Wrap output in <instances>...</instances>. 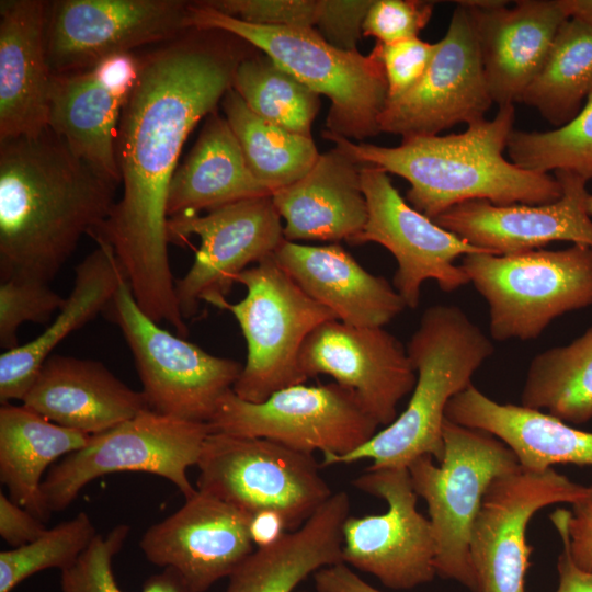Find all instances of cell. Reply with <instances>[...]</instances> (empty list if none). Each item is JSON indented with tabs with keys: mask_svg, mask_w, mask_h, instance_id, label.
Returning a JSON list of instances; mask_svg holds the SVG:
<instances>
[{
	"mask_svg": "<svg viewBox=\"0 0 592 592\" xmlns=\"http://www.w3.org/2000/svg\"><path fill=\"white\" fill-rule=\"evenodd\" d=\"M241 42L224 31L190 29L139 56L116 139L123 192L91 234L114 250L143 311L180 337L189 328L168 254L169 186L187 136L232 87L246 56Z\"/></svg>",
	"mask_w": 592,
	"mask_h": 592,
	"instance_id": "1",
	"label": "cell"
},
{
	"mask_svg": "<svg viewBox=\"0 0 592 592\" xmlns=\"http://www.w3.org/2000/svg\"><path fill=\"white\" fill-rule=\"evenodd\" d=\"M119 184L48 128L0 141V276L49 283L115 205Z\"/></svg>",
	"mask_w": 592,
	"mask_h": 592,
	"instance_id": "2",
	"label": "cell"
},
{
	"mask_svg": "<svg viewBox=\"0 0 592 592\" xmlns=\"http://www.w3.org/2000/svg\"><path fill=\"white\" fill-rule=\"evenodd\" d=\"M514 121V104L502 105L492 118L475 121L463 133L402 139L397 147L355 143L328 130L322 135L356 162L407 180V202L433 220L468 201L542 205L561 197L555 177L504 157Z\"/></svg>",
	"mask_w": 592,
	"mask_h": 592,
	"instance_id": "3",
	"label": "cell"
},
{
	"mask_svg": "<svg viewBox=\"0 0 592 592\" xmlns=\"http://www.w3.org/2000/svg\"><path fill=\"white\" fill-rule=\"evenodd\" d=\"M493 351L491 339L462 308L429 307L407 345L417 382L406 409L361 447L344 456H323L320 466L369 459V469L408 467L423 455L440 464L447 403L473 384Z\"/></svg>",
	"mask_w": 592,
	"mask_h": 592,
	"instance_id": "4",
	"label": "cell"
},
{
	"mask_svg": "<svg viewBox=\"0 0 592 592\" xmlns=\"http://www.w3.org/2000/svg\"><path fill=\"white\" fill-rule=\"evenodd\" d=\"M191 29L219 30L253 45L277 66L331 105L327 130L350 140L380 133L378 119L388 99L384 67L371 52L363 55L327 42L316 29L251 24L190 2Z\"/></svg>",
	"mask_w": 592,
	"mask_h": 592,
	"instance_id": "5",
	"label": "cell"
},
{
	"mask_svg": "<svg viewBox=\"0 0 592 592\" xmlns=\"http://www.w3.org/2000/svg\"><path fill=\"white\" fill-rule=\"evenodd\" d=\"M459 266L489 308L492 340L537 339L559 316L592 306V248L470 253Z\"/></svg>",
	"mask_w": 592,
	"mask_h": 592,
	"instance_id": "6",
	"label": "cell"
},
{
	"mask_svg": "<svg viewBox=\"0 0 592 592\" xmlns=\"http://www.w3.org/2000/svg\"><path fill=\"white\" fill-rule=\"evenodd\" d=\"M440 464L423 455L407 468L413 489L428 504L436 576L479 592L469 544L474 522L490 483L520 467L516 456L492 434L445 419Z\"/></svg>",
	"mask_w": 592,
	"mask_h": 592,
	"instance_id": "7",
	"label": "cell"
},
{
	"mask_svg": "<svg viewBox=\"0 0 592 592\" xmlns=\"http://www.w3.org/2000/svg\"><path fill=\"white\" fill-rule=\"evenodd\" d=\"M236 282L246 286L247 294L226 310L238 321L248 352L232 391L258 403L307 380L299 367L303 344L318 326L338 319L308 296L274 257L246 269Z\"/></svg>",
	"mask_w": 592,
	"mask_h": 592,
	"instance_id": "8",
	"label": "cell"
},
{
	"mask_svg": "<svg viewBox=\"0 0 592 592\" xmlns=\"http://www.w3.org/2000/svg\"><path fill=\"white\" fill-rule=\"evenodd\" d=\"M196 466L197 490L249 515L275 511L289 531L333 494L314 455L267 439L210 432Z\"/></svg>",
	"mask_w": 592,
	"mask_h": 592,
	"instance_id": "9",
	"label": "cell"
},
{
	"mask_svg": "<svg viewBox=\"0 0 592 592\" xmlns=\"http://www.w3.org/2000/svg\"><path fill=\"white\" fill-rule=\"evenodd\" d=\"M103 314L121 329L132 351L149 409L208 423L220 399L232 389L242 365L209 354L161 328L139 307L126 278Z\"/></svg>",
	"mask_w": 592,
	"mask_h": 592,
	"instance_id": "10",
	"label": "cell"
},
{
	"mask_svg": "<svg viewBox=\"0 0 592 592\" xmlns=\"http://www.w3.org/2000/svg\"><path fill=\"white\" fill-rule=\"evenodd\" d=\"M209 433L207 423L144 410L91 435L82 448L52 465L41 487L45 506L50 514L62 511L90 481L123 471L163 477L189 499L197 489L190 482L187 469L196 466Z\"/></svg>",
	"mask_w": 592,
	"mask_h": 592,
	"instance_id": "11",
	"label": "cell"
},
{
	"mask_svg": "<svg viewBox=\"0 0 592 592\" xmlns=\"http://www.w3.org/2000/svg\"><path fill=\"white\" fill-rule=\"evenodd\" d=\"M207 424L212 433L267 439L323 456L352 453L379 426L356 394L335 382L293 385L258 403L240 399L231 389Z\"/></svg>",
	"mask_w": 592,
	"mask_h": 592,
	"instance_id": "12",
	"label": "cell"
},
{
	"mask_svg": "<svg viewBox=\"0 0 592 592\" xmlns=\"http://www.w3.org/2000/svg\"><path fill=\"white\" fill-rule=\"evenodd\" d=\"M281 216L271 195L241 200L206 215L168 219L169 242L189 236L200 238L193 264L175 280V296L184 320L194 318L201 305L226 310L227 296L238 275L250 264L274 255L285 240Z\"/></svg>",
	"mask_w": 592,
	"mask_h": 592,
	"instance_id": "13",
	"label": "cell"
},
{
	"mask_svg": "<svg viewBox=\"0 0 592 592\" xmlns=\"http://www.w3.org/2000/svg\"><path fill=\"white\" fill-rule=\"evenodd\" d=\"M352 485L386 501L387 511L345 520L343 562L394 590L432 581L436 576L433 531L430 520L417 509L418 494L408 468H366Z\"/></svg>",
	"mask_w": 592,
	"mask_h": 592,
	"instance_id": "14",
	"label": "cell"
},
{
	"mask_svg": "<svg viewBox=\"0 0 592 592\" xmlns=\"http://www.w3.org/2000/svg\"><path fill=\"white\" fill-rule=\"evenodd\" d=\"M182 0L47 2L46 54L53 75L88 70L103 59L162 44L190 30Z\"/></svg>",
	"mask_w": 592,
	"mask_h": 592,
	"instance_id": "15",
	"label": "cell"
},
{
	"mask_svg": "<svg viewBox=\"0 0 592 592\" xmlns=\"http://www.w3.org/2000/svg\"><path fill=\"white\" fill-rule=\"evenodd\" d=\"M592 494L554 468L532 471L521 466L488 487L471 530L469 553L479 592H526L533 547L526 542L532 516L555 503L571 505Z\"/></svg>",
	"mask_w": 592,
	"mask_h": 592,
	"instance_id": "16",
	"label": "cell"
},
{
	"mask_svg": "<svg viewBox=\"0 0 592 592\" xmlns=\"http://www.w3.org/2000/svg\"><path fill=\"white\" fill-rule=\"evenodd\" d=\"M362 190L367 221L352 244L375 242L397 261L392 285L409 308L420 304L421 287L433 280L444 292L469 283L455 260L470 253H487L441 227L413 208L394 186L383 169L363 164Z\"/></svg>",
	"mask_w": 592,
	"mask_h": 592,
	"instance_id": "17",
	"label": "cell"
},
{
	"mask_svg": "<svg viewBox=\"0 0 592 592\" xmlns=\"http://www.w3.org/2000/svg\"><path fill=\"white\" fill-rule=\"evenodd\" d=\"M492 104L469 11L457 3L421 79L403 94L387 99L379 130L402 139L434 136L485 118Z\"/></svg>",
	"mask_w": 592,
	"mask_h": 592,
	"instance_id": "18",
	"label": "cell"
},
{
	"mask_svg": "<svg viewBox=\"0 0 592 592\" xmlns=\"http://www.w3.org/2000/svg\"><path fill=\"white\" fill-rule=\"evenodd\" d=\"M299 367L306 379L329 375L353 390L379 425L397 418L399 401L412 392L417 372L407 348L384 327L340 320L318 326L305 340Z\"/></svg>",
	"mask_w": 592,
	"mask_h": 592,
	"instance_id": "19",
	"label": "cell"
},
{
	"mask_svg": "<svg viewBox=\"0 0 592 592\" xmlns=\"http://www.w3.org/2000/svg\"><path fill=\"white\" fill-rule=\"evenodd\" d=\"M250 515L197 490L174 513L151 525L139 546L153 565L179 573L191 592H205L255 550Z\"/></svg>",
	"mask_w": 592,
	"mask_h": 592,
	"instance_id": "20",
	"label": "cell"
},
{
	"mask_svg": "<svg viewBox=\"0 0 592 592\" xmlns=\"http://www.w3.org/2000/svg\"><path fill=\"white\" fill-rule=\"evenodd\" d=\"M139 65L138 55L119 54L52 78L48 128L77 158L117 184L118 125Z\"/></svg>",
	"mask_w": 592,
	"mask_h": 592,
	"instance_id": "21",
	"label": "cell"
},
{
	"mask_svg": "<svg viewBox=\"0 0 592 592\" xmlns=\"http://www.w3.org/2000/svg\"><path fill=\"white\" fill-rule=\"evenodd\" d=\"M562 195L549 204L494 205L485 200L460 203L434 223L487 253L509 254L542 249L554 241L592 248V217L587 209V180L556 171Z\"/></svg>",
	"mask_w": 592,
	"mask_h": 592,
	"instance_id": "22",
	"label": "cell"
},
{
	"mask_svg": "<svg viewBox=\"0 0 592 592\" xmlns=\"http://www.w3.org/2000/svg\"><path fill=\"white\" fill-rule=\"evenodd\" d=\"M466 8L492 102L499 106L521 102L568 19L559 1L521 0L508 8L506 1L498 0L490 7Z\"/></svg>",
	"mask_w": 592,
	"mask_h": 592,
	"instance_id": "23",
	"label": "cell"
},
{
	"mask_svg": "<svg viewBox=\"0 0 592 592\" xmlns=\"http://www.w3.org/2000/svg\"><path fill=\"white\" fill-rule=\"evenodd\" d=\"M46 16L42 0L0 2V141L48 129L53 72Z\"/></svg>",
	"mask_w": 592,
	"mask_h": 592,
	"instance_id": "24",
	"label": "cell"
},
{
	"mask_svg": "<svg viewBox=\"0 0 592 592\" xmlns=\"http://www.w3.org/2000/svg\"><path fill=\"white\" fill-rule=\"evenodd\" d=\"M22 402L56 424L89 435L149 409L141 391L128 387L101 362L59 354L44 362Z\"/></svg>",
	"mask_w": 592,
	"mask_h": 592,
	"instance_id": "25",
	"label": "cell"
},
{
	"mask_svg": "<svg viewBox=\"0 0 592 592\" xmlns=\"http://www.w3.org/2000/svg\"><path fill=\"white\" fill-rule=\"evenodd\" d=\"M273 257L308 296L344 323L384 327L407 307L394 285L366 271L338 243L284 240Z\"/></svg>",
	"mask_w": 592,
	"mask_h": 592,
	"instance_id": "26",
	"label": "cell"
},
{
	"mask_svg": "<svg viewBox=\"0 0 592 592\" xmlns=\"http://www.w3.org/2000/svg\"><path fill=\"white\" fill-rule=\"evenodd\" d=\"M362 166L334 147L320 153L301 179L273 192L274 206L285 220V240H345L352 244L368 215Z\"/></svg>",
	"mask_w": 592,
	"mask_h": 592,
	"instance_id": "27",
	"label": "cell"
},
{
	"mask_svg": "<svg viewBox=\"0 0 592 592\" xmlns=\"http://www.w3.org/2000/svg\"><path fill=\"white\" fill-rule=\"evenodd\" d=\"M445 417L492 434L509 446L526 470L544 471L556 464L592 466V432L540 410L499 403L473 384L449 400Z\"/></svg>",
	"mask_w": 592,
	"mask_h": 592,
	"instance_id": "28",
	"label": "cell"
},
{
	"mask_svg": "<svg viewBox=\"0 0 592 592\" xmlns=\"http://www.w3.org/2000/svg\"><path fill=\"white\" fill-rule=\"evenodd\" d=\"M350 497L333 493L300 527L255 550L229 576L226 592H295L318 570L343 562L342 528Z\"/></svg>",
	"mask_w": 592,
	"mask_h": 592,
	"instance_id": "29",
	"label": "cell"
},
{
	"mask_svg": "<svg viewBox=\"0 0 592 592\" xmlns=\"http://www.w3.org/2000/svg\"><path fill=\"white\" fill-rule=\"evenodd\" d=\"M98 247L75 269L73 286L54 321L32 341L0 355V401L23 400L42 365L70 333L103 312L126 278L112 247Z\"/></svg>",
	"mask_w": 592,
	"mask_h": 592,
	"instance_id": "30",
	"label": "cell"
},
{
	"mask_svg": "<svg viewBox=\"0 0 592 592\" xmlns=\"http://www.w3.org/2000/svg\"><path fill=\"white\" fill-rule=\"evenodd\" d=\"M272 195L250 171L227 119L213 112L170 182L168 219L241 200Z\"/></svg>",
	"mask_w": 592,
	"mask_h": 592,
	"instance_id": "31",
	"label": "cell"
},
{
	"mask_svg": "<svg viewBox=\"0 0 592 592\" xmlns=\"http://www.w3.org/2000/svg\"><path fill=\"white\" fill-rule=\"evenodd\" d=\"M91 435L56 424L24 405L0 408V480L10 499L47 521L41 487L57 458L82 448Z\"/></svg>",
	"mask_w": 592,
	"mask_h": 592,
	"instance_id": "32",
	"label": "cell"
},
{
	"mask_svg": "<svg viewBox=\"0 0 592 592\" xmlns=\"http://www.w3.org/2000/svg\"><path fill=\"white\" fill-rule=\"evenodd\" d=\"M521 405L546 410L569 424L592 419V326L570 343L549 348L532 358Z\"/></svg>",
	"mask_w": 592,
	"mask_h": 592,
	"instance_id": "33",
	"label": "cell"
},
{
	"mask_svg": "<svg viewBox=\"0 0 592 592\" xmlns=\"http://www.w3.org/2000/svg\"><path fill=\"white\" fill-rule=\"evenodd\" d=\"M592 94V26L567 19L521 102L555 127L574 118Z\"/></svg>",
	"mask_w": 592,
	"mask_h": 592,
	"instance_id": "34",
	"label": "cell"
},
{
	"mask_svg": "<svg viewBox=\"0 0 592 592\" xmlns=\"http://www.w3.org/2000/svg\"><path fill=\"white\" fill-rule=\"evenodd\" d=\"M221 105L250 171L272 194L301 179L316 163L320 153L311 137L257 115L232 88Z\"/></svg>",
	"mask_w": 592,
	"mask_h": 592,
	"instance_id": "35",
	"label": "cell"
},
{
	"mask_svg": "<svg viewBox=\"0 0 592 592\" xmlns=\"http://www.w3.org/2000/svg\"><path fill=\"white\" fill-rule=\"evenodd\" d=\"M257 115L289 132L311 137L319 94L266 55L244 56L231 87Z\"/></svg>",
	"mask_w": 592,
	"mask_h": 592,
	"instance_id": "36",
	"label": "cell"
},
{
	"mask_svg": "<svg viewBox=\"0 0 592 592\" xmlns=\"http://www.w3.org/2000/svg\"><path fill=\"white\" fill-rule=\"evenodd\" d=\"M506 151L516 166L538 173L568 171L592 180V94L574 118L548 132L513 130Z\"/></svg>",
	"mask_w": 592,
	"mask_h": 592,
	"instance_id": "37",
	"label": "cell"
},
{
	"mask_svg": "<svg viewBox=\"0 0 592 592\" xmlns=\"http://www.w3.org/2000/svg\"><path fill=\"white\" fill-rule=\"evenodd\" d=\"M86 512L48 528L30 544L0 553V592H11L29 577L50 568L72 567L96 535Z\"/></svg>",
	"mask_w": 592,
	"mask_h": 592,
	"instance_id": "38",
	"label": "cell"
},
{
	"mask_svg": "<svg viewBox=\"0 0 592 592\" xmlns=\"http://www.w3.org/2000/svg\"><path fill=\"white\" fill-rule=\"evenodd\" d=\"M129 534V525L119 524L106 536L96 534L78 561L61 572V592H124L113 572V557ZM141 592H191L171 568L151 576Z\"/></svg>",
	"mask_w": 592,
	"mask_h": 592,
	"instance_id": "39",
	"label": "cell"
},
{
	"mask_svg": "<svg viewBox=\"0 0 592 592\" xmlns=\"http://www.w3.org/2000/svg\"><path fill=\"white\" fill-rule=\"evenodd\" d=\"M66 298L49 283L27 277H9L0 283V346H19L18 330L25 322L46 323Z\"/></svg>",
	"mask_w": 592,
	"mask_h": 592,
	"instance_id": "40",
	"label": "cell"
},
{
	"mask_svg": "<svg viewBox=\"0 0 592 592\" xmlns=\"http://www.w3.org/2000/svg\"><path fill=\"white\" fill-rule=\"evenodd\" d=\"M205 5L241 21L271 26L316 29L321 0H204Z\"/></svg>",
	"mask_w": 592,
	"mask_h": 592,
	"instance_id": "41",
	"label": "cell"
},
{
	"mask_svg": "<svg viewBox=\"0 0 592 592\" xmlns=\"http://www.w3.org/2000/svg\"><path fill=\"white\" fill-rule=\"evenodd\" d=\"M434 2L420 0H374L363 21L362 33L380 43L418 37L429 23Z\"/></svg>",
	"mask_w": 592,
	"mask_h": 592,
	"instance_id": "42",
	"label": "cell"
},
{
	"mask_svg": "<svg viewBox=\"0 0 592 592\" xmlns=\"http://www.w3.org/2000/svg\"><path fill=\"white\" fill-rule=\"evenodd\" d=\"M435 50L436 43L431 44L419 37L388 44L376 43L372 53L384 67L388 99L403 94L421 79Z\"/></svg>",
	"mask_w": 592,
	"mask_h": 592,
	"instance_id": "43",
	"label": "cell"
},
{
	"mask_svg": "<svg viewBox=\"0 0 592 592\" xmlns=\"http://www.w3.org/2000/svg\"><path fill=\"white\" fill-rule=\"evenodd\" d=\"M371 4L368 0H321L316 30L331 45L344 50H356L363 35V21Z\"/></svg>",
	"mask_w": 592,
	"mask_h": 592,
	"instance_id": "44",
	"label": "cell"
},
{
	"mask_svg": "<svg viewBox=\"0 0 592 592\" xmlns=\"http://www.w3.org/2000/svg\"><path fill=\"white\" fill-rule=\"evenodd\" d=\"M567 538L574 563L592 570V494L572 504V511L557 509L549 516Z\"/></svg>",
	"mask_w": 592,
	"mask_h": 592,
	"instance_id": "45",
	"label": "cell"
},
{
	"mask_svg": "<svg viewBox=\"0 0 592 592\" xmlns=\"http://www.w3.org/2000/svg\"><path fill=\"white\" fill-rule=\"evenodd\" d=\"M46 531L44 521L0 492V535L9 545L30 544Z\"/></svg>",
	"mask_w": 592,
	"mask_h": 592,
	"instance_id": "46",
	"label": "cell"
},
{
	"mask_svg": "<svg viewBox=\"0 0 592 592\" xmlns=\"http://www.w3.org/2000/svg\"><path fill=\"white\" fill-rule=\"evenodd\" d=\"M314 581L317 592H383L360 578L344 562L318 570Z\"/></svg>",
	"mask_w": 592,
	"mask_h": 592,
	"instance_id": "47",
	"label": "cell"
},
{
	"mask_svg": "<svg viewBox=\"0 0 592 592\" xmlns=\"http://www.w3.org/2000/svg\"><path fill=\"white\" fill-rule=\"evenodd\" d=\"M557 532L562 550L557 562L559 581L556 592H592V570H583L574 563L565 533L561 530Z\"/></svg>",
	"mask_w": 592,
	"mask_h": 592,
	"instance_id": "48",
	"label": "cell"
},
{
	"mask_svg": "<svg viewBox=\"0 0 592 592\" xmlns=\"http://www.w3.org/2000/svg\"><path fill=\"white\" fill-rule=\"evenodd\" d=\"M289 530L285 520L275 511H259L250 515L249 533L257 548L275 544Z\"/></svg>",
	"mask_w": 592,
	"mask_h": 592,
	"instance_id": "49",
	"label": "cell"
},
{
	"mask_svg": "<svg viewBox=\"0 0 592 592\" xmlns=\"http://www.w3.org/2000/svg\"><path fill=\"white\" fill-rule=\"evenodd\" d=\"M568 19H577L592 26V0H558Z\"/></svg>",
	"mask_w": 592,
	"mask_h": 592,
	"instance_id": "50",
	"label": "cell"
},
{
	"mask_svg": "<svg viewBox=\"0 0 592 592\" xmlns=\"http://www.w3.org/2000/svg\"><path fill=\"white\" fill-rule=\"evenodd\" d=\"M587 209L589 215L592 217V194H589L587 198Z\"/></svg>",
	"mask_w": 592,
	"mask_h": 592,
	"instance_id": "51",
	"label": "cell"
},
{
	"mask_svg": "<svg viewBox=\"0 0 592 592\" xmlns=\"http://www.w3.org/2000/svg\"><path fill=\"white\" fill-rule=\"evenodd\" d=\"M295 592H307V591H297V590H296Z\"/></svg>",
	"mask_w": 592,
	"mask_h": 592,
	"instance_id": "52",
	"label": "cell"
}]
</instances>
